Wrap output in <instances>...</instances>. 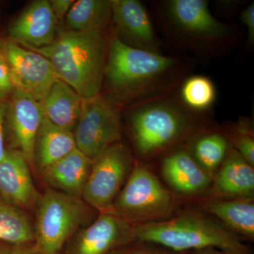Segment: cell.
<instances>
[{
    "mask_svg": "<svg viewBox=\"0 0 254 254\" xmlns=\"http://www.w3.org/2000/svg\"><path fill=\"white\" fill-rule=\"evenodd\" d=\"M6 115V107L0 100V162L4 157L6 150L4 148V125Z\"/></svg>",
    "mask_w": 254,
    "mask_h": 254,
    "instance_id": "31",
    "label": "cell"
},
{
    "mask_svg": "<svg viewBox=\"0 0 254 254\" xmlns=\"http://www.w3.org/2000/svg\"><path fill=\"white\" fill-rule=\"evenodd\" d=\"M9 254H41V253L37 250L35 245L28 244V245L14 246L10 250Z\"/></svg>",
    "mask_w": 254,
    "mask_h": 254,
    "instance_id": "32",
    "label": "cell"
},
{
    "mask_svg": "<svg viewBox=\"0 0 254 254\" xmlns=\"http://www.w3.org/2000/svg\"><path fill=\"white\" fill-rule=\"evenodd\" d=\"M167 13L177 31L195 41H219L230 31L214 17L205 0H171L167 3Z\"/></svg>",
    "mask_w": 254,
    "mask_h": 254,
    "instance_id": "11",
    "label": "cell"
},
{
    "mask_svg": "<svg viewBox=\"0 0 254 254\" xmlns=\"http://www.w3.org/2000/svg\"><path fill=\"white\" fill-rule=\"evenodd\" d=\"M182 103L189 109L200 113L213 105L215 88L213 82L203 76L187 78L180 91Z\"/></svg>",
    "mask_w": 254,
    "mask_h": 254,
    "instance_id": "25",
    "label": "cell"
},
{
    "mask_svg": "<svg viewBox=\"0 0 254 254\" xmlns=\"http://www.w3.org/2000/svg\"><path fill=\"white\" fill-rule=\"evenodd\" d=\"M83 100L73 88L59 78L41 104L45 118L50 123L73 132L79 120Z\"/></svg>",
    "mask_w": 254,
    "mask_h": 254,
    "instance_id": "20",
    "label": "cell"
},
{
    "mask_svg": "<svg viewBox=\"0 0 254 254\" xmlns=\"http://www.w3.org/2000/svg\"><path fill=\"white\" fill-rule=\"evenodd\" d=\"M134 163L126 145L120 141L110 145L93 160L82 200L99 213H110Z\"/></svg>",
    "mask_w": 254,
    "mask_h": 254,
    "instance_id": "7",
    "label": "cell"
},
{
    "mask_svg": "<svg viewBox=\"0 0 254 254\" xmlns=\"http://www.w3.org/2000/svg\"><path fill=\"white\" fill-rule=\"evenodd\" d=\"M110 2L111 19L120 33L131 43L129 46L161 54L160 43L144 6L137 0H112Z\"/></svg>",
    "mask_w": 254,
    "mask_h": 254,
    "instance_id": "15",
    "label": "cell"
},
{
    "mask_svg": "<svg viewBox=\"0 0 254 254\" xmlns=\"http://www.w3.org/2000/svg\"><path fill=\"white\" fill-rule=\"evenodd\" d=\"M1 48L0 54L9 66L14 88L26 92L41 103L59 79L50 60L13 42H4Z\"/></svg>",
    "mask_w": 254,
    "mask_h": 254,
    "instance_id": "9",
    "label": "cell"
},
{
    "mask_svg": "<svg viewBox=\"0 0 254 254\" xmlns=\"http://www.w3.org/2000/svg\"><path fill=\"white\" fill-rule=\"evenodd\" d=\"M9 33L23 47L39 48L51 44L58 35V21L50 1L38 0L28 5L10 24Z\"/></svg>",
    "mask_w": 254,
    "mask_h": 254,
    "instance_id": "13",
    "label": "cell"
},
{
    "mask_svg": "<svg viewBox=\"0 0 254 254\" xmlns=\"http://www.w3.org/2000/svg\"><path fill=\"white\" fill-rule=\"evenodd\" d=\"M177 253L149 242L136 241L114 251L109 254H185Z\"/></svg>",
    "mask_w": 254,
    "mask_h": 254,
    "instance_id": "27",
    "label": "cell"
},
{
    "mask_svg": "<svg viewBox=\"0 0 254 254\" xmlns=\"http://www.w3.org/2000/svg\"><path fill=\"white\" fill-rule=\"evenodd\" d=\"M110 213L133 225L163 221L178 213V202L155 174L135 162Z\"/></svg>",
    "mask_w": 254,
    "mask_h": 254,
    "instance_id": "5",
    "label": "cell"
},
{
    "mask_svg": "<svg viewBox=\"0 0 254 254\" xmlns=\"http://www.w3.org/2000/svg\"><path fill=\"white\" fill-rule=\"evenodd\" d=\"M225 134L232 146L254 168V136L252 124L241 121Z\"/></svg>",
    "mask_w": 254,
    "mask_h": 254,
    "instance_id": "26",
    "label": "cell"
},
{
    "mask_svg": "<svg viewBox=\"0 0 254 254\" xmlns=\"http://www.w3.org/2000/svg\"><path fill=\"white\" fill-rule=\"evenodd\" d=\"M76 148L73 132L53 125L44 117L37 133L33 164L41 172Z\"/></svg>",
    "mask_w": 254,
    "mask_h": 254,
    "instance_id": "21",
    "label": "cell"
},
{
    "mask_svg": "<svg viewBox=\"0 0 254 254\" xmlns=\"http://www.w3.org/2000/svg\"><path fill=\"white\" fill-rule=\"evenodd\" d=\"M104 76L121 100L148 99L167 93L178 74V60L128 46L118 38L110 41Z\"/></svg>",
    "mask_w": 254,
    "mask_h": 254,
    "instance_id": "1",
    "label": "cell"
},
{
    "mask_svg": "<svg viewBox=\"0 0 254 254\" xmlns=\"http://www.w3.org/2000/svg\"><path fill=\"white\" fill-rule=\"evenodd\" d=\"M105 31H64L49 46L24 47L46 57L60 79L69 85L82 99L100 94L104 76L107 46Z\"/></svg>",
    "mask_w": 254,
    "mask_h": 254,
    "instance_id": "3",
    "label": "cell"
},
{
    "mask_svg": "<svg viewBox=\"0 0 254 254\" xmlns=\"http://www.w3.org/2000/svg\"><path fill=\"white\" fill-rule=\"evenodd\" d=\"M123 122L118 106L104 95L83 100L73 131L76 148L92 161L110 145L120 141Z\"/></svg>",
    "mask_w": 254,
    "mask_h": 254,
    "instance_id": "8",
    "label": "cell"
},
{
    "mask_svg": "<svg viewBox=\"0 0 254 254\" xmlns=\"http://www.w3.org/2000/svg\"><path fill=\"white\" fill-rule=\"evenodd\" d=\"M49 1L53 14L58 21H62L64 17H66L74 2L73 0H51Z\"/></svg>",
    "mask_w": 254,
    "mask_h": 254,
    "instance_id": "30",
    "label": "cell"
},
{
    "mask_svg": "<svg viewBox=\"0 0 254 254\" xmlns=\"http://www.w3.org/2000/svg\"><path fill=\"white\" fill-rule=\"evenodd\" d=\"M190 139L187 149L212 180L232 147L226 134L204 129Z\"/></svg>",
    "mask_w": 254,
    "mask_h": 254,
    "instance_id": "22",
    "label": "cell"
},
{
    "mask_svg": "<svg viewBox=\"0 0 254 254\" xmlns=\"http://www.w3.org/2000/svg\"><path fill=\"white\" fill-rule=\"evenodd\" d=\"M81 198L49 188L36 205L34 245L41 254H61L64 246L89 218Z\"/></svg>",
    "mask_w": 254,
    "mask_h": 254,
    "instance_id": "6",
    "label": "cell"
},
{
    "mask_svg": "<svg viewBox=\"0 0 254 254\" xmlns=\"http://www.w3.org/2000/svg\"><path fill=\"white\" fill-rule=\"evenodd\" d=\"M11 249L6 245L0 244V254H9Z\"/></svg>",
    "mask_w": 254,
    "mask_h": 254,
    "instance_id": "34",
    "label": "cell"
},
{
    "mask_svg": "<svg viewBox=\"0 0 254 254\" xmlns=\"http://www.w3.org/2000/svg\"><path fill=\"white\" fill-rule=\"evenodd\" d=\"M112 16L111 2L108 0L74 1L66 16L69 31H105Z\"/></svg>",
    "mask_w": 254,
    "mask_h": 254,
    "instance_id": "23",
    "label": "cell"
},
{
    "mask_svg": "<svg viewBox=\"0 0 254 254\" xmlns=\"http://www.w3.org/2000/svg\"><path fill=\"white\" fill-rule=\"evenodd\" d=\"M9 108V125L13 149L33 164L37 133L44 115L41 103L26 92L14 88Z\"/></svg>",
    "mask_w": 254,
    "mask_h": 254,
    "instance_id": "12",
    "label": "cell"
},
{
    "mask_svg": "<svg viewBox=\"0 0 254 254\" xmlns=\"http://www.w3.org/2000/svg\"><path fill=\"white\" fill-rule=\"evenodd\" d=\"M241 21L247 28V41L250 46L254 43V3H251L242 12Z\"/></svg>",
    "mask_w": 254,
    "mask_h": 254,
    "instance_id": "29",
    "label": "cell"
},
{
    "mask_svg": "<svg viewBox=\"0 0 254 254\" xmlns=\"http://www.w3.org/2000/svg\"><path fill=\"white\" fill-rule=\"evenodd\" d=\"M136 241L134 225L113 213H100L73 239L66 254H109Z\"/></svg>",
    "mask_w": 254,
    "mask_h": 254,
    "instance_id": "10",
    "label": "cell"
},
{
    "mask_svg": "<svg viewBox=\"0 0 254 254\" xmlns=\"http://www.w3.org/2000/svg\"><path fill=\"white\" fill-rule=\"evenodd\" d=\"M213 195L222 199L254 200V168L233 147L212 179Z\"/></svg>",
    "mask_w": 254,
    "mask_h": 254,
    "instance_id": "17",
    "label": "cell"
},
{
    "mask_svg": "<svg viewBox=\"0 0 254 254\" xmlns=\"http://www.w3.org/2000/svg\"><path fill=\"white\" fill-rule=\"evenodd\" d=\"M92 163L91 160L76 148L64 158L42 170V178L49 188L81 198Z\"/></svg>",
    "mask_w": 254,
    "mask_h": 254,
    "instance_id": "18",
    "label": "cell"
},
{
    "mask_svg": "<svg viewBox=\"0 0 254 254\" xmlns=\"http://www.w3.org/2000/svg\"><path fill=\"white\" fill-rule=\"evenodd\" d=\"M160 169L165 181L182 196H198L211 187V179L200 168L187 148L170 152L163 158Z\"/></svg>",
    "mask_w": 254,
    "mask_h": 254,
    "instance_id": "16",
    "label": "cell"
},
{
    "mask_svg": "<svg viewBox=\"0 0 254 254\" xmlns=\"http://www.w3.org/2000/svg\"><path fill=\"white\" fill-rule=\"evenodd\" d=\"M29 163L18 150H6L0 162V195L19 208L36 206L41 198L33 180Z\"/></svg>",
    "mask_w": 254,
    "mask_h": 254,
    "instance_id": "14",
    "label": "cell"
},
{
    "mask_svg": "<svg viewBox=\"0 0 254 254\" xmlns=\"http://www.w3.org/2000/svg\"><path fill=\"white\" fill-rule=\"evenodd\" d=\"M14 86L6 60L0 54V97L12 93Z\"/></svg>",
    "mask_w": 254,
    "mask_h": 254,
    "instance_id": "28",
    "label": "cell"
},
{
    "mask_svg": "<svg viewBox=\"0 0 254 254\" xmlns=\"http://www.w3.org/2000/svg\"><path fill=\"white\" fill-rule=\"evenodd\" d=\"M136 240L149 242L177 253L214 247L240 254H252L240 237L200 212L177 213L163 221L134 225Z\"/></svg>",
    "mask_w": 254,
    "mask_h": 254,
    "instance_id": "4",
    "label": "cell"
},
{
    "mask_svg": "<svg viewBox=\"0 0 254 254\" xmlns=\"http://www.w3.org/2000/svg\"><path fill=\"white\" fill-rule=\"evenodd\" d=\"M254 200L222 199L210 196L201 208L240 238L254 240Z\"/></svg>",
    "mask_w": 254,
    "mask_h": 254,
    "instance_id": "19",
    "label": "cell"
},
{
    "mask_svg": "<svg viewBox=\"0 0 254 254\" xmlns=\"http://www.w3.org/2000/svg\"><path fill=\"white\" fill-rule=\"evenodd\" d=\"M0 240L14 246L35 240L34 227L21 208L0 200Z\"/></svg>",
    "mask_w": 254,
    "mask_h": 254,
    "instance_id": "24",
    "label": "cell"
},
{
    "mask_svg": "<svg viewBox=\"0 0 254 254\" xmlns=\"http://www.w3.org/2000/svg\"><path fill=\"white\" fill-rule=\"evenodd\" d=\"M198 114L163 93L141 100L128 118L137 154L152 158L193 138L204 130Z\"/></svg>",
    "mask_w": 254,
    "mask_h": 254,
    "instance_id": "2",
    "label": "cell"
},
{
    "mask_svg": "<svg viewBox=\"0 0 254 254\" xmlns=\"http://www.w3.org/2000/svg\"><path fill=\"white\" fill-rule=\"evenodd\" d=\"M185 254H240L235 252H228L214 248V247H208V248L201 249V250L190 251Z\"/></svg>",
    "mask_w": 254,
    "mask_h": 254,
    "instance_id": "33",
    "label": "cell"
}]
</instances>
